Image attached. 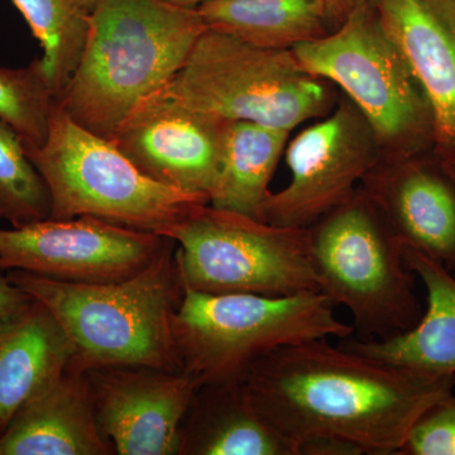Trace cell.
<instances>
[{
  "instance_id": "cell-1",
  "label": "cell",
  "mask_w": 455,
  "mask_h": 455,
  "mask_svg": "<svg viewBox=\"0 0 455 455\" xmlns=\"http://www.w3.org/2000/svg\"><path fill=\"white\" fill-rule=\"evenodd\" d=\"M242 381L259 414L298 447L337 436L366 454L396 455L415 421L454 392L455 374L381 363L323 338L271 350Z\"/></svg>"
},
{
  "instance_id": "cell-2",
  "label": "cell",
  "mask_w": 455,
  "mask_h": 455,
  "mask_svg": "<svg viewBox=\"0 0 455 455\" xmlns=\"http://www.w3.org/2000/svg\"><path fill=\"white\" fill-rule=\"evenodd\" d=\"M205 23L166 0H97L79 65L57 99L77 124L112 140L123 122L175 76Z\"/></svg>"
},
{
  "instance_id": "cell-3",
  "label": "cell",
  "mask_w": 455,
  "mask_h": 455,
  "mask_svg": "<svg viewBox=\"0 0 455 455\" xmlns=\"http://www.w3.org/2000/svg\"><path fill=\"white\" fill-rule=\"evenodd\" d=\"M169 244L145 268L112 283H77L9 269L7 276L42 302L73 343V364L182 371L172 317L185 287Z\"/></svg>"
},
{
  "instance_id": "cell-4",
  "label": "cell",
  "mask_w": 455,
  "mask_h": 455,
  "mask_svg": "<svg viewBox=\"0 0 455 455\" xmlns=\"http://www.w3.org/2000/svg\"><path fill=\"white\" fill-rule=\"evenodd\" d=\"M319 291L352 314L361 339H388L423 316L403 242L367 193L353 194L307 228Z\"/></svg>"
},
{
  "instance_id": "cell-5",
  "label": "cell",
  "mask_w": 455,
  "mask_h": 455,
  "mask_svg": "<svg viewBox=\"0 0 455 455\" xmlns=\"http://www.w3.org/2000/svg\"><path fill=\"white\" fill-rule=\"evenodd\" d=\"M324 293L287 296L204 293L185 289L172 317L182 371L203 382L242 379L271 350L355 333L334 315Z\"/></svg>"
},
{
  "instance_id": "cell-6",
  "label": "cell",
  "mask_w": 455,
  "mask_h": 455,
  "mask_svg": "<svg viewBox=\"0 0 455 455\" xmlns=\"http://www.w3.org/2000/svg\"><path fill=\"white\" fill-rule=\"evenodd\" d=\"M302 70L339 86L373 131L388 161L433 151V112L377 9L359 4L334 32L291 50Z\"/></svg>"
},
{
  "instance_id": "cell-7",
  "label": "cell",
  "mask_w": 455,
  "mask_h": 455,
  "mask_svg": "<svg viewBox=\"0 0 455 455\" xmlns=\"http://www.w3.org/2000/svg\"><path fill=\"white\" fill-rule=\"evenodd\" d=\"M26 152L49 188L52 220L94 217L158 235L194 205L209 204L149 179L112 140L77 124L59 104L44 145Z\"/></svg>"
},
{
  "instance_id": "cell-8",
  "label": "cell",
  "mask_w": 455,
  "mask_h": 455,
  "mask_svg": "<svg viewBox=\"0 0 455 455\" xmlns=\"http://www.w3.org/2000/svg\"><path fill=\"white\" fill-rule=\"evenodd\" d=\"M323 82L302 70L291 50L260 49L206 29L160 92L228 121L291 132L331 109Z\"/></svg>"
},
{
  "instance_id": "cell-9",
  "label": "cell",
  "mask_w": 455,
  "mask_h": 455,
  "mask_svg": "<svg viewBox=\"0 0 455 455\" xmlns=\"http://www.w3.org/2000/svg\"><path fill=\"white\" fill-rule=\"evenodd\" d=\"M158 235L175 242L185 289L212 295L319 291L307 229L197 204Z\"/></svg>"
},
{
  "instance_id": "cell-10",
  "label": "cell",
  "mask_w": 455,
  "mask_h": 455,
  "mask_svg": "<svg viewBox=\"0 0 455 455\" xmlns=\"http://www.w3.org/2000/svg\"><path fill=\"white\" fill-rule=\"evenodd\" d=\"M379 143L352 101L300 132L289 143L290 181L269 193L260 220L307 229L355 194V187L379 164Z\"/></svg>"
},
{
  "instance_id": "cell-11",
  "label": "cell",
  "mask_w": 455,
  "mask_h": 455,
  "mask_svg": "<svg viewBox=\"0 0 455 455\" xmlns=\"http://www.w3.org/2000/svg\"><path fill=\"white\" fill-rule=\"evenodd\" d=\"M170 238L94 217L0 229V271L20 269L65 283L123 280L146 267Z\"/></svg>"
},
{
  "instance_id": "cell-12",
  "label": "cell",
  "mask_w": 455,
  "mask_h": 455,
  "mask_svg": "<svg viewBox=\"0 0 455 455\" xmlns=\"http://www.w3.org/2000/svg\"><path fill=\"white\" fill-rule=\"evenodd\" d=\"M232 123L158 92L123 122L112 142L149 179L211 203Z\"/></svg>"
},
{
  "instance_id": "cell-13",
  "label": "cell",
  "mask_w": 455,
  "mask_h": 455,
  "mask_svg": "<svg viewBox=\"0 0 455 455\" xmlns=\"http://www.w3.org/2000/svg\"><path fill=\"white\" fill-rule=\"evenodd\" d=\"M99 430L119 455H179L181 425L202 381L145 366L86 371Z\"/></svg>"
},
{
  "instance_id": "cell-14",
  "label": "cell",
  "mask_w": 455,
  "mask_h": 455,
  "mask_svg": "<svg viewBox=\"0 0 455 455\" xmlns=\"http://www.w3.org/2000/svg\"><path fill=\"white\" fill-rule=\"evenodd\" d=\"M403 244L455 269V182L435 151L374 167L362 180Z\"/></svg>"
},
{
  "instance_id": "cell-15",
  "label": "cell",
  "mask_w": 455,
  "mask_h": 455,
  "mask_svg": "<svg viewBox=\"0 0 455 455\" xmlns=\"http://www.w3.org/2000/svg\"><path fill=\"white\" fill-rule=\"evenodd\" d=\"M376 9L429 101L434 151L448 160L455 156V0H379Z\"/></svg>"
},
{
  "instance_id": "cell-16",
  "label": "cell",
  "mask_w": 455,
  "mask_h": 455,
  "mask_svg": "<svg viewBox=\"0 0 455 455\" xmlns=\"http://www.w3.org/2000/svg\"><path fill=\"white\" fill-rule=\"evenodd\" d=\"M99 430L88 374L70 366L18 410L0 435V455H109Z\"/></svg>"
},
{
  "instance_id": "cell-17",
  "label": "cell",
  "mask_w": 455,
  "mask_h": 455,
  "mask_svg": "<svg viewBox=\"0 0 455 455\" xmlns=\"http://www.w3.org/2000/svg\"><path fill=\"white\" fill-rule=\"evenodd\" d=\"M74 355L62 326L36 299L0 323V435L20 407L68 370Z\"/></svg>"
},
{
  "instance_id": "cell-18",
  "label": "cell",
  "mask_w": 455,
  "mask_h": 455,
  "mask_svg": "<svg viewBox=\"0 0 455 455\" xmlns=\"http://www.w3.org/2000/svg\"><path fill=\"white\" fill-rule=\"evenodd\" d=\"M406 267L423 281L427 310L411 331L388 339H340L341 348L391 366L455 374V277L438 260L403 245Z\"/></svg>"
},
{
  "instance_id": "cell-19",
  "label": "cell",
  "mask_w": 455,
  "mask_h": 455,
  "mask_svg": "<svg viewBox=\"0 0 455 455\" xmlns=\"http://www.w3.org/2000/svg\"><path fill=\"white\" fill-rule=\"evenodd\" d=\"M179 455H300L256 409L242 379L203 382L181 425Z\"/></svg>"
},
{
  "instance_id": "cell-20",
  "label": "cell",
  "mask_w": 455,
  "mask_h": 455,
  "mask_svg": "<svg viewBox=\"0 0 455 455\" xmlns=\"http://www.w3.org/2000/svg\"><path fill=\"white\" fill-rule=\"evenodd\" d=\"M196 9L206 28L260 49L292 50L333 25L326 0H206Z\"/></svg>"
},
{
  "instance_id": "cell-21",
  "label": "cell",
  "mask_w": 455,
  "mask_h": 455,
  "mask_svg": "<svg viewBox=\"0 0 455 455\" xmlns=\"http://www.w3.org/2000/svg\"><path fill=\"white\" fill-rule=\"evenodd\" d=\"M291 132L236 121L228 132L220 184L211 205L260 220L268 185Z\"/></svg>"
},
{
  "instance_id": "cell-22",
  "label": "cell",
  "mask_w": 455,
  "mask_h": 455,
  "mask_svg": "<svg viewBox=\"0 0 455 455\" xmlns=\"http://www.w3.org/2000/svg\"><path fill=\"white\" fill-rule=\"evenodd\" d=\"M25 17L36 40L40 42L44 55L40 57L44 74L57 99L79 65L92 0H12Z\"/></svg>"
},
{
  "instance_id": "cell-23",
  "label": "cell",
  "mask_w": 455,
  "mask_h": 455,
  "mask_svg": "<svg viewBox=\"0 0 455 455\" xmlns=\"http://www.w3.org/2000/svg\"><path fill=\"white\" fill-rule=\"evenodd\" d=\"M0 214L14 228L51 217V196L46 181L27 155L22 137L2 119Z\"/></svg>"
},
{
  "instance_id": "cell-24",
  "label": "cell",
  "mask_w": 455,
  "mask_h": 455,
  "mask_svg": "<svg viewBox=\"0 0 455 455\" xmlns=\"http://www.w3.org/2000/svg\"><path fill=\"white\" fill-rule=\"evenodd\" d=\"M56 104L40 57L26 68H0V119L18 132L26 147L44 145Z\"/></svg>"
},
{
  "instance_id": "cell-25",
  "label": "cell",
  "mask_w": 455,
  "mask_h": 455,
  "mask_svg": "<svg viewBox=\"0 0 455 455\" xmlns=\"http://www.w3.org/2000/svg\"><path fill=\"white\" fill-rule=\"evenodd\" d=\"M396 455H455V395L440 398L407 434Z\"/></svg>"
},
{
  "instance_id": "cell-26",
  "label": "cell",
  "mask_w": 455,
  "mask_h": 455,
  "mask_svg": "<svg viewBox=\"0 0 455 455\" xmlns=\"http://www.w3.org/2000/svg\"><path fill=\"white\" fill-rule=\"evenodd\" d=\"M300 455H362L363 449L337 436H315L299 443Z\"/></svg>"
},
{
  "instance_id": "cell-27",
  "label": "cell",
  "mask_w": 455,
  "mask_h": 455,
  "mask_svg": "<svg viewBox=\"0 0 455 455\" xmlns=\"http://www.w3.org/2000/svg\"><path fill=\"white\" fill-rule=\"evenodd\" d=\"M31 296L12 283L7 274L0 271V323L31 300Z\"/></svg>"
},
{
  "instance_id": "cell-28",
  "label": "cell",
  "mask_w": 455,
  "mask_h": 455,
  "mask_svg": "<svg viewBox=\"0 0 455 455\" xmlns=\"http://www.w3.org/2000/svg\"><path fill=\"white\" fill-rule=\"evenodd\" d=\"M379 2V0H326V4H328L331 20H333V23H337V26H339L341 20L353 8L359 4H366L376 8Z\"/></svg>"
},
{
  "instance_id": "cell-29",
  "label": "cell",
  "mask_w": 455,
  "mask_h": 455,
  "mask_svg": "<svg viewBox=\"0 0 455 455\" xmlns=\"http://www.w3.org/2000/svg\"><path fill=\"white\" fill-rule=\"evenodd\" d=\"M172 4L180 5V7L196 8L197 5L206 2V0H166Z\"/></svg>"
},
{
  "instance_id": "cell-30",
  "label": "cell",
  "mask_w": 455,
  "mask_h": 455,
  "mask_svg": "<svg viewBox=\"0 0 455 455\" xmlns=\"http://www.w3.org/2000/svg\"><path fill=\"white\" fill-rule=\"evenodd\" d=\"M440 160H442V158H440ZM442 163L444 164L445 170L448 171L449 175H451V178L453 179V181L455 182V156L448 158V160H442ZM453 275L455 277V269L453 271Z\"/></svg>"
},
{
  "instance_id": "cell-31",
  "label": "cell",
  "mask_w": 455,
  "mask_h": 455,
  "mask_svg": "<svg viewBox=\"0 0 455 455\" xmlns=\"http://www.w3.org/2000/svg\"><path fill=\"white\" fill-rule=\"evenodd\" d=\"M0 220H3V218H2V214H0Z\"/></svg>"
},
{
  "instance_id": "cell-32",
  "label": "cell",
  "mask_w": 455,
  "mask_h": 455,
  "mask_svg": "<svg viewBox=\"0 0 455 455\" xmlns=\"http://www.w3.org/2000/svg\"><path fill=\"white\" fill-rule=\"evenodd\" d=\"M92 2H95V3H97V0H92Z\"/></svg>"
}]
</instances>
